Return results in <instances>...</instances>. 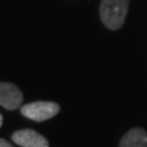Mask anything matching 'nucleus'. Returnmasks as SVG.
Instances as JSON below:
<instances>
[{
    "mask_svg": "<svg viewBox=\"0 0 147 147\" xmlns=\"http://www.w3.org/2000/svg\"><path fill=\"white\" fill-rule=\"evenodd\" d=\"M129 10V0H102L100 20L109 30L117 31L124 25Z\"/></svg>",
    "mask_w": 147,
    "mask_h": 147,
    "instance_id": "f257e3e1",
    "label": "nucleus"
},
{
    "mask_svg": "<svg viewBox=\"0 0 147 147\" xmlns=\"http://www.w3.org/2000/svg\"><path fill=\"white\" fill-rule=\"evenodd\" d=\"M60 110V105L54 102L38 100L25 104L21 107L22 115L33 121H44L50 118H54Z\"/></svg>",
    "mask_w": 147,
    "mask_h": 147,
    "instance_id": "f03ea898",
    "label": "nucleus"
},
{
    "mask_svg": "<svg viewBox=\"0 0 147 147\" xmlns=\"http://www.w3.org/2000/svg\"><path fill=\"white\" fill-rule=\"evenodd\" d=\"M24 94L16 85L10 82H0V105L7 110H15L21 107Z\"/></svg>",
    "mask_w": 147,
    "mask_h": 147,
    "instance_id": "7ed1b4c3",
    "label": "nucleus"
},
{
    "mask_svg": "<svg viewBox=\"0 0 147 147\" xmlns=\"http://www.w3.org/2000/svg\"><path fill=\"white\" fill-rule=\"evenodd\" d=\"M12 141L21 147H49L48 140L32 129H24L13 132Z\"/></svg>",
    "mask_w": 147,
    "mask_h": 147,
    "instance_id": "20e7f679",
    "label": "nucleus"
},
{
    "mask_svg": "<svg viewBox=\"0 0 147 147\" xmlns=\"http://www.w3.org/2000/svg\"><path fill=\"white\" fill-rule=\"evenodd\" d=\"M119 147H147V132L141 127L129 130L121 137Z\"/></svg>",
    "mask_w": 147,
    "mask_h": 147,
    "instance_id": "39448f33",
    "label": "nucleus"
},
{
    "mask_svg": "<svg viewBox=\"0 0 147 147\" xmlns=\"http://www.w3.org/2000/svg\"><path fill=\"white\" fill-rule=\"evenodd\" d=\"M0 147H12V145L9 141H6V140L0 139Z\"/></svg>",
    "mask_w": 147,
    "mask_h": 147,
    "instance_id": "423d86ee",
    "label": "nucleus"
},
{
    "mask_svg": "<svg viewBox=\"0 0 147 147\" xmlns=\"http://www.w3.org/2000/svg\"><path fill=\"white\" fill-rule=\"evenodd\" d=\"M1 124H3V115L0 114V126H1Z\"/></svg>",
    "mask_w": 147,
    "mask_h": 147,
    "instance_id": "0eeeda50",
    "label": "nucleus"
}]
</instances>
